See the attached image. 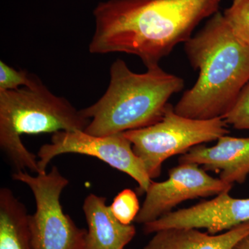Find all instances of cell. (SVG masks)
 <instances>
[{
    "label": "cell",
    "mask_w": 249,
    "mask_h": 249,
    "mask_svg": "<svg viewBox=\"0 0 249 249\" xmlns=\"http://www.w3.org/2000/svg\"><path fill=\"white\" fill-rule=\"evenodd\" d=\"M109 207L116 219L125 225L134 222L141 209L137 193L131 189L120 192Z\"/></svg>",
    "instance_id": "cell-15"
},
{
    "label": "cell",
    "mask_w": 249,
    "mask_h": 249,
    "mask_svg": "<svg viewBox=\"0 0 249 249\" xmlns=\"http://www.w3.org/2000/svg\"><path fill=\"white\" fill-rule=\"evenodd\" d=\"M178 163L201 165L205 171L219 173V178L229 184L245 183L249 175V137L224 135L214 146L196 145L181 155Z\"/></svg>",
    "instance_id": "cell-10"
},
{
    "label": "cell",
    "mask_w": 249,
    "mask_h": 249,
    "mask_svg": "<svg viewBox=\"0 0 249 249\" xmlns=\"http://www.w3.org/2000/svg\"><path fill=\"white\" fill-rule=\"evenodd\" d=\"M29 215L11 190L0 189V249H34Z\"/></svg>",
    "instance_id": "cell-13"
},
{
    "label": "cell",
    "mask_w": 249,
    "mask_h": 249,
    "mask_svg": "<svg viewBox=\"0 0 249 249\" xmlns=\"http://www.w3.org/2000/svg\"><path fill=\"white\" fill-rule=\"evenodd\" d=\"M223 119L228 125H231L234 128L249 130V82Z\"/></svg>",
    "instance_id": "cell-17"
},
{
    "label": "cell",
    "mask_w": 249,
    "mask_h": 249,
    "mask_svg": "<svg viewBox=\"0 0 249 249\" xmlns=\"http://www.w3.org/2000/svg\"><path fill=\"white\" fill-rule=\"evenodd\" d=\"M199 166L182 163L169 170V177L165 181H152L134 222L144 225L171 212L183 201L218 196L232 189V184L213 178Z\"/></svg>",
    "instance_id": "cell-8"
},
{
    "label": "cell",
    "mask_w": 249,
    "mask_h": 249,
    "mask_svg": "<svg viewBox=\"0 0 249 249\" xmlns=\"http://www.w3.org/2000/svg\"><path fill=\"white\" fill-rule=\"evenodd\" d=\"M83 209L88 226L83 249H124L136 235L134 225L116 219L106 197L89 194Z\"/></svg>",
    "instance_id": "cell-11"
},
{
    "label": "cell",
    "mask_w": 249,
    "mask_h": 249,
    "mask_svg": "<svg viewBox=\"0 0 249 249\" xmlns=\"http://www.w3.org/2000/svg\"><path fill=\"white\" fill-rule=\"evenodd\" d=\"M249 234V222L213 235L193 228H171L154 233L143 249H232Z\"/></svg>",
    "instance_id": "cell-12"
},
{
    "label": "cell",
    "mask_w": 249,
    "mask_h": 249,
    "mask_svg": "<svg viewBox=\"0 0 249 249\" xmlns=\"http://www.w3.org/2000/svg\"><path fill=\"white\" fill-rule=\"evenodd\" d=\"M39 79L25 70H17L2 60L0 61V91L19 89V87L34 88Z\"/></svg>",
    "instance_id": "cell-16"
},
{
    "label": "cell",
    "mask_w": 249,
    "mask_h": 249,
    "mask_svg": "<svg viewBox=\"0 0 249 249\" xmlns=\"http://www.w3.org/2000/svg\"><path fill=\"white\" fill-rule=\"evenodd\" d=\"M75 153L96 157L113 168L127 174L138 183L139 195L146 193L152 179L145 165L134 153L132 145L123 133L97 137L85 131H60L52 134L49 143L41 146L37 152L41 173L55 157Z\"/></svg>",
    "instance_id": "cell-7"
},
{
    "label": "cell",
    "mask_w": 249,
    "mask_h": 249,
    "mask_svg": "<svg viewBox=\"0 0 249 249\" xmlns=\"http://www.w3.org/2000/svg\"><path fill=\"white\" fill-rule=\"evenodd\" d=\"M221 0H109L93 11L91 53H125L147 68L160 65L192 37L198 24L219 11Z\"/></svg>",
    "instance_id": "cell-1"
},
{
    "label": "cell",
    "mask_w": 249,
    "mask_h": 249,
    "mask_svg": "<svg viewBox=\"0 0 249 249\" xmlns=\"http://www.w3.org/2000/svg\"><path fill=\"white\" fill-rule=\"evenodd\" d=\"M247 222H249V198L238 199L224 193L211 200L171 211L147 223L143 231L154 234L171 228H193L205 229L209 233L216 235Z\"/></svg>",
    "instance_id": "cell-9"
},
{
    "label": "cell",
    "mask_w": 249,
    "mask_h": 249,
    "mask_svg": "<svg viewBox=\"0 0 249 249\" xmlns=\"http://www.w3.org/2000/svg\"><path fill=\"white\" fill-rule=\"evenodd\" d=\"M134 73L117 59L110 67V82L97 102L82 109L90 119L85 132L105 137L148 127L163 117L168 101L184 87L182 78L160 65Z\"/></svg>",
    "instance_id": "cell-3"
},
{
    "label": "cell",
    "mask_w": 249,
    "mask_h": 249,
    "mask_svg": "<svg viewBox=\"0 0 249 249\" xmlns=\"http://www.w3.org/2000/svg\"><path fill=\"white\" fill-rule=\"evenodd\" d=\"M232 249H249V234L242 239Z\"/></svg>",
    "instance_id": "cell-18"
},
{
    "label": "cell",
    "mask_w": 249,
    "mask_h": 249,
    "mask_svg": "<svg viewBox=\"0 0 249 249\" xmlns=\"http://www.w3.org/2000/svg\"><path fill=\"white\" fill-rule=\"evenodd\" d=\"M90 119L39 80L34 88L0 91V147L15 172L41 173L38 159L24 145V134L85 131Z\"/></svg>",
    "instance_id": "cell-4"
},
{
    "label": "cell",
    "mask_w": 249,
    "mask_h": 249,
    "mask_svg": "<svg viewBox=\"0 0 249 249\" xmlns=\"http://www.w3.org/2000/svg\"><path fill=\"white\" fill-rule=\"evenodd\" d=\"M184 51L199 77L174 107L175 112L200 120L224 117L249 82V46L236 39L218 11L185 42Z\"/></svg>",
    "instance_id": "cell-2"
},
{
    "label": "cell",
    "mask_w": 249,
    "mask_h": 249,
    "mask_svg": "<svg viewBox=\"0 0 249 249\" xmlns=\"http://www.w3.org/2000/svg\"><path fill=\"white\" fill-rule=\"evenodd\" d=\"M222 14L236 39L249 46V0H233Z\"/></svg>",
    "instance_id": "cell-14"
},
{
    "label": "cell",
    "mask_w": 249,
    "mask_h": 249,
    "mask_svg": "<svg viewBox=\"0 0 249 249\" xmlns=\"http://www.w3.org/2000/svg\"><path fill=\"white\" fill-rule=\"evenodd\" d=\"M228 126L223 118L200 120L178 115L168 103L159 122L124 134L152 179L160 176L162 164L168 158L183 155L196 145L218 140L229 134Z\"/></svg>",
    "instance_id": "cell-5"
},
{
    "label": "cell",
    "mask_w": 249,
    "mask_h": 249,
    "mask_svg": "<svg viewBox=\"0 0 249 249\" xmlns=\"http://www.w3.org/2000/svg\"><path fill=\"white\" fill-rule=\"evenodd\" d=\"M14 180L27 185L34 194L36 211L29 215L31 242L34 249H83L87 231L80 229L60 203L62 191L68 179L56 166L48 173L15 172Z\"/></svg>",
    "instance_id": "cell-6"
}]
</instances>
